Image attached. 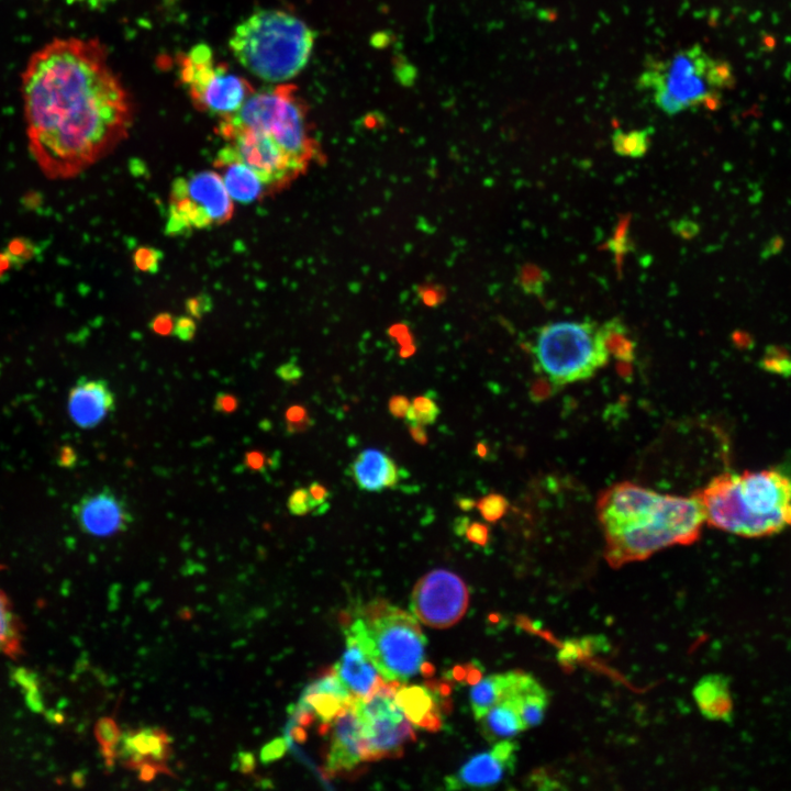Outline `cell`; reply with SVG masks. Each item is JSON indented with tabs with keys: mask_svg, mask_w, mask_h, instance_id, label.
<instances>
[{
	"mask_svg": "<svg viewBox=\"0 0 791 791\" xmlns=\"http://www.w3.org/2000/svg\"><path fill=\"white\" fill-rule=\"evenodd\" d=\"M21 96L30 152L69 178L114 149L132 123L130 97L96 38H54L27 60Z\"/></svg>",
	"mask_w": 791,
	"mask_h": 791,
	"instance_id": "obj_1",
	"label": "cell"
},
{
	"mask_svg": "<svg viewBox=\"0 0 791 791\" xmlns=\"http://www.w3.org/2000/svg\"><path fill=\"white\" fill-rule=\"evenodd\" d=\"M613 567L643 560L672 545H690L701 534L705 514L700 499L660 494L632 482L603 491L597 503Z\"/></svg>",
	"mask_w": 791,
	"mask_h": 791,
	"instance_id": "obj_2",
	"label": "cell"
},
{
	"mask_svg": "<svg viewBox=\"0 0 791 791\" xmlns=\"http://www.w3.org/2000/svg\"><path fill=\"white\" fill-rule=\"evenodd\" d=\"M695 494L710 526L738 536L761 537L787 526L791 480L776 469L725 472Z\"/></svg>",
	"mask_w": 791,
	"mask_h": 791,
	"instance_id": "obj_3",
	"label": "cell"
},
{
	"mask_svg": "<svg viewBox=\"0 0 791 791\" xmlns=\"http://www.w3.org/2000/svg\"><path fill=\"white\" fill-rule=\"evenodd\" d=\"M314 38V32L301 19L281 10L261 9L235 26L229 46L250 74L282 83L307 66Z\"/></svg>",
	"mask_w": 791,
	"mask_h": 791,
	"instance_id": "obj_4",
	"label": "cell"
},
{
	"mask_svg": "<svg viewBox=\"0 0 791 791\" xmlns=\"http://www.w3.org/2000/svg\"><path fill=\"white\" fill-rule=\"evenodd\" d=\"M733 83L731 65L700 45L648 60L637 78L638 88L668 115L714 109Z\"/></svg>",
	"mask_w": 791,
	"mask_h": 791,
	"instance_id": "obj_5",
	"label": "cell"
},
{
	"mask_svg": "<svg viewBox=\"0 0 791 791\" xmlns=\"http://www.w3.org/2000/svg\"><path fill=\"white\" fill-rule=\"evenodd\" d=\"M345 635L358 642L386 682L402 684L425 670L426 638L416 619L383 600L364 606Z\"/></svg>",
	"mask_w": 791,
	"mask_h": 791,
	"instance_id": "obj_6",
	"label": "cell"
},
{
	"mask_svg": "<svg viewBox=\"0 0 791 791\" xmlns=\"http://www.w3.org/2000/svg\"><path fill=\"white\" fill-rule=\"evenodd\" d=\"M220 121L263 133L304 168L317 158L308 105L293 85L255 90L234 114Z\"/></svg>",
	"mask_w": 791,
	"mask_h": 791,
	"instance_id": "obj_7",
	"label": "cell"
},
{
	"mask_svg": "<svg viewBox=\"0 0 791 791\" xmlns=\"http://www.w3.org/2000/svg\"><path fill=\"white\" fill-rule=\"evenodd\" d=\"M532 355L536 370L554 387L591 378L610 352L603 325L591 320L558 321L536 332Z\"/></svg>",
	"mask_w": 791,
	"mask_h": 791,
	"instance_id": "obj_8",
	"label": "cell"
},
{
	"mask_svg": "<svg viewBox=\"0 0 791 791\" xmlns=\"http://www.w3.org/2000/svg\"><path fill=\"white\" fill-rule=\"evenodd\" d=\"M178 74L192 104L220 120L234 114L255 91L244 77L216 60L204 43L179 55Z\"/></svg>",
	"mask_w": 791,
	"mask_h": 791,
	"instance_id": "obj_9",
	"label": "cell"
},
{
	"mask_svg": "<svg viewBox=\"0 0 791 791\" xmlns=\"http://www.w3.org/2000/svg\"><path fill=\"white\" fill-rule=\"evenodd\" d=\"M233 213V200L218 171L202 170L178 177L171 185L166 233L182 236L221 225L230 221Z\"/></svg>",
	"mask_w": 791,
	"mask_h": 791,
	"instance_id": "obj_10",
	"label": "cell"
},
{
	"mask_svg": "<svg viewBox=\"0 0 791 791\" xmlns=\"http://www.w3.org/2000/svg\"><path fill=\"white\" fill-rule=\"evenodd\" d=\"M399 684L387 682L366 699H355L367 761L399 757L415 738L411 722L394 699Z\"/></svg>",
	"mask_w": 791,
	"mask_h": 791,
	"instance_id": "obj_11",
	"label": "cell"
},
{
	"mask_svg": "<svg viewBox=\"0 0 791 791\" xmlns=\"http://www.w3.org/2000/svg\"><path fill=\"white\" fill-rule=\"evenodd\" d=\"M218 132L225 142L219 152L257 172L270 193L282 190L307 169L260 132L224 121L219 122Z\"/></svg>",
	"mask_w": 791,
	"mask_h": 791,
	"instance_id": "obj_12",
	"label": "cell"
},
{
	"mask_svg": "<svg viewBox=\"0 0 791 791\" xmlns=\"http://www.w3.org/2000/svg\"><path fill=\"white\" fill-rule=\"evenodd\" d=\"M468 590L460 577L436 569L424 575L414 586L411 611L427 626L446 628L457 623L468 605Z\"/></svg>",
	"mask_w": 791,
	"mask_h": 791,
	"instance_id": "obj_13",
	"label": "cell"
},
{
	"mask_svg": "<svg viewBox=\"0 0 791 791\" xmlns=\"http://www.w3.org/2000/svg\"><path fill=\"white\" fill-rule=\"evenodd\" d=\"M71 514L83 533L96 537L123 533L134 521L126 501L108 487L83 494Z\"/></svg>",
	"mask_w": 791,
	"mask_h": 791,
	"instance_id": "obj_14",
	"label": "cell"
},
{
	"mask_svg": "<svg viewBox=\"0 0 791 791\" xmlns=\"http://www.w3.org/2000/svg\"><path fill=\"white\" fill-rule=\"evenodd\" d=\"M519 746L510 739H500L490 750L471 757L458 771L446 777L448 790L487 789L512 773Z\"/></svg>",
	"mask_w": 791,
	"mask_h": 791,
	"instance_id": "obj_15",
	"label": "cell"
},
{
	"mask_svg": "<svg viewBox=\"0 0 791 791\" xmlns=\"http://www.w3.org/2000/svg\"><path fill=\"white\" fill-rule=\"evenodd\" d=\"M170 756L171 739L164 728L157 726L122 732L115 748V760L136 771L144 766H153L159 773L171 775L167 766Z\"/></svg>",
	"mask_w": 791,
	"mask_h": 791,
	"instance_id": "obj_16",
	"label": "cell"
},
{
	"mask_svg": "<svg viewBox=\"0 0 791 791\" xmlns=\"http://www.w3.org/2000/svg\"><path fill=\"white\" fill-rule=\"evenodd\" d=\"M326 728L330 729V744L325 757L326 773L334 776L349 772L360 762L367 761L361 726L354 701L344 708Z\"/></svg>",
	"mask_w": 791,
	"mask_h": 791,
	"instance_id": "obj_17",
	"label": "cell"
},
{
	"mask_svg": "<svg viewBox=\"0 0 791 791\" xmlns=\"http://www.w3.org/2000/svg\"><path fill=\"white\" fill-rule=\"evenodd\" d=\"M354 699L331 668L305 688L298 704L297 723L308 725L316 718L323 727H327Z\"/></svg>",
	"mask_w": 791,
	"mask_h": 791,
	"instance_id": "obj_18",
	"label": "cell"
},
{
	"mask_svg": "<svg viewBox=\"0 0 791 791\" xmlns=\"http://www.w3.org/2000/svg\"><path fill=\"white\" fill-rule=\"evenodd\" d=\"M115 394L105 379L80 377L69 390L67 410L75 425L90 430L115 410Z\"/></svg>",
	"mask_w": 791,
	"mask_h": 791,
	"instance_id": "obj_19",
	"label": "cell"
},
{
	"mask_svg": "<svg viewBox=\"0 0 791 791\" xmlns=\"http://www.w3.org/2000/svg\"><path fill=\"white\" fill-rule=\"evenodd\" d=\"M345 637V651L333 669L355 699H366L387 682L358 642Z\"/></svg>",
	"mask_w": 791,
	"mask_h": 791,
	"instance_id": "obj_20",
	"label": "cell"
},
{
	"mask_svg": "<svg viewBox=\"0 0 791 791\" xmlns=\"http://www.w3.org/2000/svg\"><path fill=\"white\" fill-rule=\"evenodd\" d=\"M213 165L220 170L233 201L252 203L270 194L264 180L241 160L218 152Z\"/></svg>",
	"mask_w": 791,
	"mask_h": 791,
	"instance_id": "obj_21",
	"label": "cell"
},
{
	"mask_svg": "<svg viewBox=\"0 0 791 791\" xmlns=\"http://www.w3.org/2000/svg\"><path fill=\"white\" fill-rule=\"evenodd\" d=\"M352 477L363 491L380 492L399 483L400 471L394 460L385 453L367 448L360 452L350 466Z\"/></svg>",
	"mask_w": 791,
	"mask_h": 791,
	"instance_id": "obj_22",
	"label": "cell"
},
{
	"mask_svg": "<svg viewBox=\"0 0 791 791\" xmlns=\"http://www.w3.org/2000/svg\"><path fill=\"white\" fill-rule=\"evenodd\" d=\"M394 699L408 720L414 725L431 731L439 728V703L431 688L399 684L394 691Z\"/></svg>",
	"mask_w": 791,
	"mask_h": 791,
	"instance_id": "obj_23",
	"label": "cell"
},
{
	"mask_svg": "<svg viewBox=\"0 0 791 791\" xmlns=\"http://www.w3.org/2000/svg\"><path fill=\"white\" fill-rule=\"evenodd\" d=\"M693 697L700 712L706 718L732 721L733 701L727 677L718 673L704 676L694 686Z\"/></svg>",
	"mask_w": 791,
	"mask_h": 791,
	"instance_id": "obj_24",
	"label": "cell"
},
{
	"mask_svg": "<svg viewBox=\"0 0 791 791\" xmlns=\"http://www.w3.org/2000/svg\"><path fill=\"white\" fill-rule=\"evenodd\" d=\"M479 721L482 734L489 742L514 737L527 728L517 701L508 687L502 698Z\"/></svg>",
	"mask_w": 791,
	"mask_h": 791,
	"instance_id": "obj_25",
	"label": "cell"
},
{
	"mask_svg": "<svg viewBox=\"0 0 791 791\" xmlns=\"http://www.w3.org/2000/svg\"><path fill=\"white\" fill-rule=\"evenodd\" d=\"M508 690L515 697L526 727L542 723L548 705L546 690L530 675L510 671Z\"/></svg>",
	"mask_w": 791,
	"mask_h": 791,
	"instance_id": "obj_26",
	"label": "cell"
},
{
	"mask_svg": "<svg viewBox=\"0 0 791 791\" xmlns=\"http://www.w3.org/2000/svg\"><path fill=\"white\" fill-rule=\"evenodd\" d=\"M510 671L488 676L476 682L469 693L474 716L479 721L504 694Z\"/></svg>",
	"mask_w": 791,
	"mask_h": 791,
	"instance_id": "obj_27",
	"label": "cell"
},
{
	"mask_svg": "<svg viewBox=\"0 0 791 791\" xmlns=\"http://www.w3.org/2000/svg\"><path fill=\"white\" fill-rule=\"evenodd\" d=\"M19 620L8 597L0 591V654L12 658L22 651Z\"/></svg>",
	"mask_w": 791,
	"mask_h": 791,
	"instance_id": "obj_28",
	"label": "cell"
},
{
	"mask_svg": "<svg viewBox=\"0 0 791 791\" xmlns=\"http://www.w3.org/2000/svg\"><path fill=\"white\" fill-rule=\"evenodd\" d=\"M650 130H616L612 135L613 149L626 157H642L650 145Z\"/></svg>",
	"mask_w": 791,
	"mask_h": 791,
	"instance_id": "obj_29",
	"label": "cell"
},
{
	"mask_svg": "<svg viewBox=\"0 0 791 791\" xmlns=\"http://www.w3.org/2000/svg\"><path fill=\"white\" fill-rule=\"evenodd\" d=\"M121 735L122 732L113 717L103 716L97 721L94 736L108 767L115 761V748Z\"/></svg>",
	"mask_w": 791,
	"mask_h": 791,
	"instance_id": "obj_30",
	"label": "cell"
},
{
	"mask_svg": "<svg viewBox=\"0 0 791 791\" xmlns=\"http://www.w3.org/2000/svg\"><path fill=\"white\" fill-rule=\"evenodd\" d=\"M439 415V408L433 397L423 394L415 397L405 415L406 424H434Z\"/></svg>",
	"mask_w": 791,
	"mask_h": 791,
	"instance_id": "obj_31",
	"label": "cell"
},
{
	"mask_svg": "<svg viewBox=\"0 0 791 791\" xmlns=\"http://www.w3.org/2000/svg\"><path fill=\"white\" fill-rule=\"evenodd\" d=\"M476 505L486 521L495 522L506 512L509 502L501 494L490 493L481 498Z\"/></svg>",
	"mask_w": 791,
	"mask_h": 791,
	"instance_id": "obj_32",
	"label": "cell"
},
{
	"mask_svg": "<svg viewBox=\"0 0 791 791\" xmlns=\"http://www.w3.org/2000/svg\"><path fill=\"white\" fill-rule=\"evenodd\" d=\"M771 349L772 350H767L762 358V367L776 374L784 376L791 375V356L777 347H772Z\"/></svg>",
	"mask_w": 791,
	"mask_h": 791,
	"instance_id": "obj_33",
	"label": "cell"
},
{
	"mask_svg": "<svg viewBox=\"0 0 791 791\" xmlns=\"http://www.w3.org/2000/svg\"><path fill=\"white\" fill-rule=\"evenodd\" d=\"M163 255L151 246H142L137 248L133 255V261L137 269L144 272H156Z\"/></svg>",
	"mask_w": 791,
	"mask_h": 791,
	"instance_id": "obj_34",
	"label": "cell"
},
{
	"mask_svg": "<svg viewBox=\"0 0 791 791\" xmlns=\"http://www.w3.org/2000/svg\"><path fill=\"white\" fill-rule=\"evenodd\" d=\"M287 508L296 516H303L313 512L309 489L302 487L294 489L288 498Z\"/></svg>",
	"mask_w": 791,
	"mask_h": 791,
	"instance_id": "obj_35",
	"label": "cell"
},
{
	"mask_svg": "<svg viewBox=\"0 0 791 791\" xmlns=\"http://www.w3.org/2000/svg\"><path fill=\"white\" fill-rule=\"evenodd\" d=\"M287 424L289 431L301 432L312 424V420L309 417L305 409L301 405H293L288 409L286 413Z\"/></svg>",
	"mask_w": 791,
	"mask_h": 791,
	"instance_id": "obj_36",
	"label": "cell"
},
{
	"mask_svg": "<svg viewBox=\"0 0 791 791\" xmlns=\"http://www.w3.org/2000/svg\"><path fill=\"white\" fill-rule=\"evenodd\" d=\"M309 492L313 503V513H324L328 508L330 491L322 483L314 481L310 484Z\"/></svg>",
	"mask_w": 791,
	"mask_h": 791,
	"instance_id": "obj_37",
	"label": "cell"
},
{
	"mask_svg": "<svg viewBox=\"0 0 791 791\" xmlns=\"http://www.w3.org/2000/svg\"><path fill=\"white\" fill-rule=\"evenodd\" d=\"M287 744L282 738H276L266 744L260 750V761L265 765L270 764L283 756Z\"/></svg>",
	"mask_w": 791,
	"mask_h": 791,
	"instance_id": "obj_38",
	"label": "cell"
},
{
	"mask_svg": "<svg viewBox=\"0 0 791 791\" xmlns=\"http://www.w3.org/2000/svg\"><path fill=\"white\" fill-rule=\"evenodd\" d=\"M196 322L192 316H178L175 320L172 334L182 342H189L196 334Z\"/></svg>",
	"mask_w": 791,
	"mask_h": 791,
	"instance_id": "obj_39",
	"label": "cell"
},
{
	"mask_svg": "<svg viewBox=\"0 0 791 791\" xmlns=\"http://www.w3.org/2000/svg\"><path fill=\"white\" fill-rule=\"evenodd\" d=\"M464 536L474 544L484 546L489 539V530L480 522H470Z\"/></svg>",
	"mask_w": 791,
	"mask_h": 791,
	"instance_id": "obj_40",
	"label": "cell"
},
{
	"mask_svg": "<svg viewBox=\"0 0 791 791\" xmlns=\"http://www.w3.org/2000/svg\"><path fill=\"white\" fill-rule=\"evenodd\" d=\"M175 320L176 317L169 313H159L152 320L149 326L158 335H170L174 332Z\"/></svg>",
	"mask_w": 791,
	"mask_h": 791,
	"instance_id": "obj_41",
	"label": "cell"
},
{
	"mask_svg": "<svg viewBox=\"0 0 791 791\" xmlns=\"http://www.w3.org/2000/svg\"><path fill=\"white\" fill-rule=\"evenodd\" d=\"M411 403L403 394H394L389 399L388 410L390 414L398 419H405Z\"/></svg>",
	"mask_w": 791,
	"mask_h": 791,
	"instance_id": "obj_42",
	"label": "cell"
},
{
	"mask_svg": "<svg viewBox=\"0 0 791 791\" xmlns=\"http://www.w3.org/2000/svg\"><path fill=\"white\" fill-rule=\"evenodd\" d=\"M238 406V400L233 394L219 392L214 399L213 408L220 413H232Z\"/></svg>",
	"mask_w": 791,
	"mask_h": 791,
	"instance_id": "obj_43",
	"label": "cell"
},
{
	"mask_svg": "<svg viewBox=\"0 0 791 791\" xmlns=\"http://www.w3.org/2000/svg\"><path fill=\"white\" fill-rule=\"evenodd\" d=\"M276 375L285 382L293 383L301 379L302 369L293 361L282 364L276 369Z\"/></svg>",
	"mask_w": 791,
	"mask_h": 791,
	"instance_id": "obj_44",
	"label": "cell"
},
{
	"mask_svg": "<svg viewBox=\"0 0 791 791\" xmlns=\"http://www.w3.org/2000/svg\"><path fill=\"white\" fill-rule=\"evenodd\" d=\"M255 756L250 751H239L236 756L235 765L241 773H252L255 770Z\"/></svg>",
	"mask_w": 791,
	"mask_h": 791,
	"instance_id": "obj_45",
	"label": "cell"
},
{
	"mask_svg": "<svg viewBox=\"0 0 791 791\" xmlns=\"http://www.w3.org/2000/svg\"><path fill=\"white\" fill-rule=\"evenodd\" d=\"M209 300L200 298H192L187 301V310L192 317H200L205 311L209 310Z\"/></svg>",
	"mask_w": 791,
	"mask_h": 791,
	"instance_id": "obj_46",
	"label": "cell"
},
{
	"mask_svg": "<svg viewBox=\"0 0 791 791\" xmlns=\"http://www.w3.org/2000/svg\"><path fill=\"white\" fill-rule=\"evenodd\" d=\"M409 425V433L413 441L420 445H426L428 442V436L425 430L424 425L421 424H408Z\"/></svg>",
	"mask_w": 791,
	"mask_h": 791,
	"instance_id": "obj_47",
	"label": "cell"
},
{
	"mask_svg": "<svg viewBox=\"0 0 791 791\" xmlns=\"http://www.w3.org/2000/svg\"><path fill=\"white\" fill-rule=\"evenodd\" d=\"M470 523L468 516H458L453 523V530L457 536H464L465 532Z\"/></svg>",
	"mask_w": 791,
	"mask_h": 791,
	"instance_id": "obj_48",
	"label": "cell"
},
{
	"mask_svg": "<svg viewBox=\"0 0 791 791\" xmlns=\"http://www.w3.org/2000/svg\"><path fill=\"white\" fill-rule=\"evenodd\" d=\"M456 504L461 511H470L476 506V501L468 497H458Z\"/></svg>",
	"mask_w": 791,
	"mask_h": 791,
	"instance_id": "obj_49",
	"label": "cell"
}]
</instances>
